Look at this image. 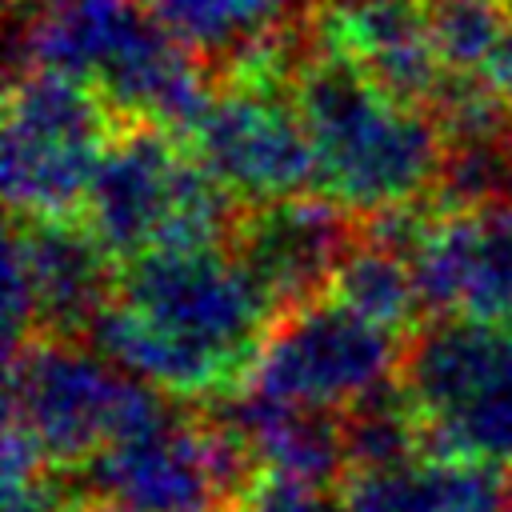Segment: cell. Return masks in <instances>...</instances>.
<instances>
[{"instance_id": "cell-1", "label": "cell", "mask_w": 512, "mask_h": 512, "mask_svg": "<svg viewBox=\"0 0 512 512\" xmlns=\"http://www.w3.org/2000/svg\"><path fill=\"white\" fill-rule=\"evenodd\" d=\"M292 100L316 152V188L360 216L416 204L436 188L444 132L432 112L384 92L352 56L308 24V48L292 76Z\"/></svg>"}, {"instance_id": "cell-2", "label": "cell", "mask_w": 512, "mask_h": 512, "mask_svg": "<svg viewBox=\"0 0 512 512\" xmlns=\"http://www.w3.org/2000/svg\"><path fill=\"white\" fill-rule=\"evenodd\" d=\"M236 220L232 192L160 124H120L84 196L88 232L124 264L152 248L224 244Z\"/></svg>"}, {"instance_id": "cell-3", "label": "cell", "mask_w": 512, "mask_h": 512, "mask_svg": "<svg viewBox=\"0 0 512 512\" xmlns=\"http://www.w3.org/2000/svg\"><path fill=\"white\" fill-rule=\"evenodd\" d=\"M4 376V416L36 436L52 468H84L108 444L172 412L152 384L112 368L80 336L36 332L4 356Z\"/></svg>"}, {"instance_id": "cell-4", "label": "cell", "mask_w": 512, "mask_h": 512, "mask_svg": "<svg viewBox=\"0 0 512 512\" xmlns=\"http://www.w3.org/2000/svg\"><path fill=\"white\" fill-rule=\"evenodd\" d=\"M400 392L436 460L512 464V328L436 316L400 352Z\"/></svg>"}, {"instance_id": "cell-5", "label": "cell", "mask_w": 512, "mask_h": 512, "mask_svg": "<svg viewBox=\"0 0 512 512\" xmlns=\"http://www.w3.org/2000/svg\"><path fill=\"white\" fill-rule=\"evenodd\" d=\"M104 96L52 68H16L4 100L0 176L16 220H68L116 136Z\"/></svg>"}, {"instance_id": "cell-6", "label": "cell", "mask_w": 512, "mask_h": 512, "mask_svg": "<svg viewBox=\"0 0 512 512\" xmlns=\"http://www.w3.org/2000/svg\"><path fill=\"white\" fill-rule=\"evenodd\" d=\"M116 296L176 344L228 372L232 384H244L248 364L276 320L256 276L220 244L152 248L128 260Z\"/></svg>"}, {"instance_id": "cell-7", "label": "cell", "mask_w": 512, "mask_h": 512, "mask_svg": "<svg viewBox=\"0 0 512 512\" xmlns=\"http://www.w3.org/2000/svg\"><path fill=\"white\" fill-rule=\"evenodd\" d=\"M256 480L252 452L220 412L192 420L172 408L84 464L92 500L116 512H220L244 500Z\"/></svg>"}, {"instance_id": "cell-8", "label": "cell", "mask_w": 512, "mask_h": 512, "mask_svg": "<svg viewBox=\"0 0 512 512\" xmlns=\"http://www.w3.org/2000/svg\"><path fill=\"white\" fill-rule=\"evenodd\" d=\"M400 352L392 332L320 296L272 320L248 364L244 392L324 412L352 408L388 388V376L400 372Z\"/></svg>"}, {"instance_id": "cell-9", "label": "cell", "mask_w": 512, "mask_h": 512, "mask_svg": "<svg viewBox=\"0 0 512 512\" xmlns=\"http://www.w3.org/2000/svg\"><path fill=\"white\" fill-rule=\"evenodd\" d=\"M280 76L284 72H232L188 136L196 160L248 204L316 188V152Z\"/></svg>"}, {"instance_id": "cell-10", "label": "cell", "mask_w": 512, "mask_h": 512, "mask_svg": "<svg viewBox=\"0 0 512 512\" xmlns=\"http://www.w3.org/2000/svg\"><path fill=\"white\" fill-rule=\"evenodd\" d=\"M356 224L332 196H288L268 204H248L232 228V252L256 276L276 316L320 300L348 248L356 244Z\"/></svg>"}, {"instance_id": "cell-11", "label": "cell", "mask_w": 512, "mask_h": 512, "mask_svg": "<svg viewBox=\"0 0 512 512\" xmlns=\"http://www.w3.org/2000/svg\"><path fill=\"white\" fill-rule=\"evenodd\" d=\"M308 24L408 104H432L444 84L428 0H328L312 8Z\"/></svg>"}, {"instance_id": "cell-12", "label": "cell", "mask_w": 512, "mask_h": 512, "mask_svg": "<svg viewBox=\"0 0 512 512\" xmlns=\"http://www.w3.org/2000/svg\"><path fill=\"white\" fill-rule=\"evenodd\" d=\"M8 244L28 268L40 332L84 336L100 308L112 300V256L100 248L88 224L12 216Z\"/></svg>"}, {"instance_id": "cell-13", "label": "cell", "mask_w": 512, "mask_h": 512, "mask_svg": "<svg viewBox=\"0 0 512 512\" xmlns=\"http://www.w3.org/2000/svg\"><path fill=\"white\" fill-rule=\"evenodd\" d=\"M220 416L232 424V432L252 452L260 476L296 480L308 488L344 484L348 476V452H344V428L340 416L324 408H300V404H272L260 396L228 400Z\"/></svg>"}, {"instance_id": "cell-14", "label": "cell", "mask_w": 512, "mask_h": 512, "mask_svg": "<svg viewBox=\"0 0 512 512\" xmlns=\"http://www.w3.org/2000/svg\"><path fill=\"white\" fill-rule=\"evenodd\" d=\"M328 292L336 304H344L348 312H356L360 320H368L392 336L416 332V320L424 308V296H420L408 256L368 232H360V240L348 248Z\"/></svg>"}, {"instance_id": "cell-15", "label": "cell", "mask_w": 512, "mask_h": 512, "mask_svg": "<svg viewBox=\"0 0 512 512\" xmlns=\"http://www.w3.org/2000/svg\"><path fill=\"white\" fill-rule=\"evenodd\" d=\"M340 428H344L348 476L352 472H388V468L416 464L420 460V448H428L420 416L412 412V404L404 400V392L396 396L388 388H380L368 400L344 408Z\"/></svg>"}, {"instance_id": "cell-16", "label": "cell", "mask_w": 512, "mask_h": 512, "mask_svg": "<svg viewBox=\"0 0 512 512\" xmlns=\"http://www.w3.org/2000/svg\"><path fill=\"white\" fill-rule=\"evenodd\" d=\"M428 20L444 72L476 76L488 68L512 12L508 0H428Z\"/></svg>"}, {"instance_id": "cell-17", "label": "cell", "mask_w": 512, "mask_h": 512, "mask_svg": "<svg viewBox=\"0 0 512 512\" xmlns=\"http://www.w3.org/2000/svg\"><path fill=\"white\" fill-rule=\"evenodd\" d=\"M464 316L512 328V200L476 212V272Z\"/></svg>"}, {"instance_id": "cell-18", "label": "cell", "mask_w": 512, "mask_h": 512, "mask_svg": "<svg viewBox=\"0 0 512 512\" xmlns=\"http://www.w3.org/2000/svg\"><path fill=\"white\" fill-rule=\"evenodd\" d=\"M344 504L352 512H436L440 476L432 464H404L388 472H352L344 484Z\"/></svg>"}, {"instance_id": "cell-19", "label": "cell", "mask_w": 512, "mask_h": 512, "mask_svg": "<svg viewBox=\"0 0 512 512\" xmlns=\"http://www.w3.org/2000/svg\"><path fill=\"white\" fill-rule=\"evenodd\" d=\"M440 508L436 512H504L500 464L484 460H436Z\"/></svg>"}, {"instance_id": "cell-20", "label": "cell", "mask_w": 512, "mask_h": 512, "mask_svg": "<svg viewBox=\"0 0 512 512\" xmlns=\"http://www.w3.org/2000/svg\"><path fill=\"white\" fill-rule=\"evenodd\" d=\"M240 504H244V512H320L324 496L308 484H296V480L260 476Z\"/></svg>"}, {"instance_id": "cell-21", "label": "cell", "mask_w": 512, "mask_h": 512, "mask_svg": "<svg viewBox=\"0 0 512 512\" xmlns=\"http://www.w3.org/2000/svg\"><path fill=\"white\" fill-rule=\"evenodd\" d=\"M484 76H488V84L500 92V100L512 108V20H508V28H504V36H500V44H496V52H492Z\"/></svg>"}, {"instance_id": "cell-22", "label": "cell", "mask_w": 512, "mask_h": 512, "mask_svg": "<svg viewBox=\"0 0 512 512\" xmlns=\"http://www.w3.org/2000/svg\"><path fill=\"white\" fill-rule=\"evenodd\" d=\"M68 512H116L112 504H100V500H92V504H76V508H68Z\"/></svg>"}, {"instance_id": "cell-23", "label": "cell", "mask_w": 512, "mask_h": 512, "mask_svg": "<svg viewBox=\"0 0 512 512\" xmlns=\"http://www.w3.org/2000/svg\"><path fill=\"white\" fill-rule=\"evenodd\" d=\"M504 512H512V472L504 476Z\"/></svg>"}, {"instance_id": "cell-24", "label": "cell", "mask_w": 512, "mask_h": 512, "mask_svg": "<svg viewBox=\"0 0 512 512\" xmlns=\"http://www.w3.org/2000/svg\"><path fill=\"white\" fill-rule=\"evenodd\" d=\"M320 512H352V508H348V504H336V500H324Z\"/></svg>"}]
</instances>
